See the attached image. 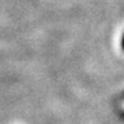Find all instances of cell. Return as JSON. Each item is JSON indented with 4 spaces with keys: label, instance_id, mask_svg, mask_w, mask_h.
<instances>
[{
    "label": "cell",
    "instance_id": "1",
    "mask_svg": "<svg viewBox=\"0 0 124 124\" xmlns=\"http://www.w3.org/2000/svg\"><path fill=\"white\" fill-rule=\"evenodd\" d=\"M123 48H124V37H123Z\"/></svg>",
    "mask_w": 124,
    "mask_h": 124
}]
</instances>
